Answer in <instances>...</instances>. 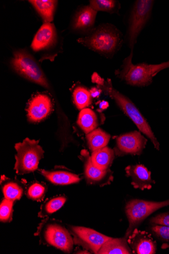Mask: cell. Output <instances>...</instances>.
Listing matches in <instances>:
<instances>
[{
    "label": "cell",
    "instance_id": "cell-34",
    "mask_svg": "<svg viewBox=\"0 0 169 254\" xmlns=\"http://www.w3.org/2000/svg\"><path fill=\"white\" fill-rule=\"evenodd\" d=\"M167 62V64H168V68H169V61Z\"/></svg>",
    "mask_w": 169,
    "mask_h": 254
},
{
    "label": "cell",
    "instance_id": "cell-30",
    "mask_svg": "<svg viewBox=\"0 0 169 254\" xmlns=\"http://www.w3.org/2000/svg\"><path fill=\"white\" fill-rule=\"evenodd\" d=\"M150 222L153 225L169 226V212L160 214L152 217Z\"/></svg>",
    "mask_w": 169,
    "mask_h": 254
},
{
    "label": "cell",
    "instance_id": "cell-29",
    "mask_svg": "<svg viewBox=\"0 0 169 254\" xmlns=\"http://www.w3.org/2000/svg\"><path fill=\"white\" fill-rule=\"evenodd\" d=\"M151 230L154 235L160 240L169 242V226L153 225Z\"/></svg>",
    "mask_w": 169,
    "mask_h": 254
},
{
    "label": "cell",
    "instance_id": "cell-16",
    "mask_svg": "<svg viewBox=\"0 0 169 254\" xmlns=\"http://www.w3.org/2000/svg\"><path fill=\"white\" fill-rule=\"evenodd\" d=\"M97 11L90 5L81 8L76 13L72 24V28L79 32H90L94 30Z\"/></svg>",
    "mask_w": 169,
    "mask_h": 254
},
{
    "label": "cell",
    "instance_id": "cell-33",
    "mask_svg": "<svg viewBox=\"0 0 169 254\" xmlns=\"http://www.w3.org/2000/svg\"><path fill=\"white\" fill-rule=\"evenodd\" d=\"M109 106V103L106 101H102L99 104V107L101 110H104L108 108Z\"/></svg>",
    "mask_w": 169,
    "mask_h": 254
},
{
    "label": "cell",
    "instance_id": "cell-27",
    "mask_svg": "<svg viewBox=\"0 0 169 254\" xmlns=\"http://www.w3.org/2000/svg\"><path fill=\"white\" fill-rule=\"evenodd\" d=\"M47 188L44 184L35 182L29 185L25 193L28 198L34 201H41L44 199Z\"/></svg>",
    "mask_w": 169,
    "mask_h": 254
},
{
    "label": "cell",
    "instance_id": "cell-9",
    "mask_svg": "<svg viewBox=\"0 0 169 254\" xmlns=\"http://www.w3.org/2000/svg\"><path fill=\"white\" fill-rule=\"evenodd\" d=\"M67 227L74 244L91 254H98L103 245L112 238L90 228L72 225H67Z\"/></svg>",
    "mask_w": 169,
    "mask_h": 254
},
{
    "label": "cell",
    "instance_id": "cell-22",
    "mask_svg": "<svg viewBox=\"0 0 169 254\" xmlns=\"http://www.w3.org/2000/svg\"><path fill=\"white\" fill-rule=\"evenodd\" d=\"M111 135L101 128H96L86 135L88 146L92 152L107 147Z\"/></svg>",
    "mask_w": 169,
    "mask_h": 254
},
{
    "label": "cell",
    "instance_id": "cell-17",
    "mask_svg": "<svg viewBox=\"0 0 169 254\" xmlns=\"http://www.w3.org/2000/svg\"><path fill=\"white\" fill-rule=\"evenodd\" d=\"M39 172L47 180L57 186H67L79 183L81 181V178L78 175L66 170H40Z\"/></svg>",
    "mask_w": 169,
    "mask_h": 254
},
{
    "label": "cell",
    "instance_id": "cell-6",
    "mask_svg": "<svg viewBox=\"0 0 169 254\" xmlns=\"http://www.w3.org/2000/svg\"><path fill=\"white\" fill-rule=\"evenodd\" d=\"M11 64L14 70L19 75L45 88L50 85L35 58L25 50L14 53Z\"/></svg>",
    "mask_w": 169,
    "mask_h": 254
},
{
    "label": "cell",
    "instance_id": "cell-32",
    "mask_svg": "<svg viewBox=\"0 0 169 254\" xmlns=\"http://www.w3.org/2000/svg\"><path fill=\"white\" fill-rule=\"evenodd\" d=\"M104 80V79L102 78L97 73H95L92 75V81L94 83L97 84L98 85L101 84Z\"/></svg>",
    "mask_w": 169,
    "mask_h": 254
},
{
    "label": "cell",
    "instance_id": "cell-5",
    "mask_svg": "<svg viewBox=\"0 0 169 254\" xmlns=\"http://www.w3.org/2000/svg\"><path fill=\"white\" fill-rule=\"evenodd\" d=\"M39 141L26 138L22 142L17 143L15 149L14 170L18 175L32 173L38 168L40 161L43 158L44 151L39 144Z\"/></svg>",
    "mask_w": 169,
    "mask_h": 254
},
{
    "label": "cell",
    "instance_id": "cell-10",
    "mask_svg": "<svg viewBox=\"0 0 169 254\" xmlns=\"http://www.w3.org/2000/svg\"><path fill=\"white\" fill-rule=\"evenodd\" d=\"M147 142L148 140L140 131H134L117 136L113 150L115 155L119 157L140 155L146 148Z\"/></svg>",
    "mask_w": 169,
    "mask_h": 254
},
{
    "label": "cell",
    "instance_id": "cell-21",
    "mask_svg": "<svg viewBox=\"0 0 169 254\" xmlns=\"http://www.w3.org/2000/svg\"><path fill=\"white\" fill-rule=\"evenodd\" d=\"M29 2L39 13L45 22H52L54 20L57 1L54 0H32Z\"/></svg>",
    "mask_w": 169,
    "mask_h": 254
},
{
    "label": "cell",
    "instance_id": "cell-13",
    "mask_svg": "<svg viewBox=\"0 0 169 254\" xmlns=\"http://www.w3.org/2000/svg\"><path fill=\"white\" fill-rule=\"evenodd\" d=\"M53 108V103L49 96L44 94H38L29 104L27 110L28 120L31 123H39L51 113Z\"/></svg>",
    "mask_w": 169,
    "mask_h": 254
},
{
    "label": "cell",
    "instance_id": "cell-26",
    "mask_svg": "<svg viewBox=\"0 0 169 254\" xmlns=\"http://www.w3.org/2000/svg\"><path fill=\"white\" fill-rule=\"evenodd\" d=\"M90 6L96 11H105L110 13H116L120 8L118 1L114 0H92Z\"/></svg>",
    "mask_w": 169,
    "mask_h": 254
},
{
    "label": "cell",
    "instance_id": "cell-1",
    "mask_svg": "<svg viewBox=\"0 0 169 254\" xmlns=\"http://www.w3.org/2000/svg\"><path fill=\"white\" fill-rule=\"evenodd\" d=\"M106 94L113 99L117 106L136 125L139 131L146 135L155 148L160 150V144L149 124L135 104L126 96L114 89L110 79L98 85Z\"/></svg>",
    "mask_w": 169,
    "mask_h": 254
},
{
    "label": "cell",
    "instance_id": "cell-11",
    "mask_svg": "<svg viewBox=\"0 0 169 254\" xmlns=\"http://www.w3.org/2000/svg\"><path fill=\"white\" fill-rule=\"evenodd\" d=\"M79 157L84 164V177L88 185L103 187L110 185L113 181V172L110 169L102 171L96 168L92 163L90 155L87 150H82Z\"/></svg>",
    "mask_w": 169,
    "mask_h": 254
},
{
    "label": "cell",
    "instance_id": "cell-15",
    "mask_svg": "<svg viewBox=\"0 0 169 254\" xmlns=\"http://www.w3.org/2000/svg\"><path fill=\"white\" fill-rule=\"evenodd\" d=\"M56 39V31L52 22H44L36 33L31 45V48L38 52L51 47Z\"/></svg>",
    "mask_w": 169,
    "mask_h": 254
},
{
    "label": "cell",
    "instance_id": "cell-8",
    "mask_svg": "<svg viewBox=\"0 0 169 254\" xmlns=\"http://www.w3.org/2000/svg\"><path fill=\"white\" fill-rule=\"evenodd\" d=\"M154 1L138 0L132 8L129 20L127 39L129 48L134 46L140 32L147 24L152 11Z\"/></svg>",
    "mask_w": 169,
    "mask_h": 254
},
{
    "label": "cell",
    "instance_id": "cell-19",
    "mask_svg": "<svg viewBox=\"0 0 169 254\" xmlns=\"http://www.w3.org/2000/svg\"><path fill=\"white\" fill-rule=\"evenodd\" d=\"M125 237L111 238L106 242L99 251V254H131L132 252Z\"/></svg>",
    "mask_w": 169,
    "mask_h": 254
},
{
    "label": "cell",
    "instance_id": "cell-2",
    "mask_svg": "<svg viewBox=\"0 0 169 254\" xmlns=\"http://www.w3.org/2000/svg\"><path fill=\"white\" fill-rule=\"evenodd\" d=\"M133 50L123 61V64L115 75L127 84L134 86L145 87L153 82L154 77L159 72L168 68L167 63L159 64L141 63L134 64L132 63Z\"/></svg>",
    "mask_w": 169,
    "mask_h": 254
},
{
    "label": "cell",
    "instance_id": "cell-4",
    "mask_svg": "<svg viewBox=\"0 0 169 254\" xmlns=\"http://www.w3.org/2000/svg\"><path fill=\"white\" fill-rule=\"evenodd\" d=\"M35 235L39 238L41 244L55 247L68 254L73 250V238L67 228L59 220L44 218Z\"/></svg>",
    "mask_w": 169,
    "mask_h": 254
},
{
    "label": "cell",
    "instance_id": "cell-12",
    "mask_svg": "<svg viewBox=\"0 0 169 254\" xmlns=\"http://www.w3.org/2000/svg\"><path fill=\"white\" fill-rule=\"evenodd\" d=\"M127 242L132 254H154L156 253L157 243L151 234L135 228L128 237Z\"/></svg>",
    "mask_w": 169,
    "mask_h": 254
},
{
    "label": "cell",
    "instance_id": "cell-14",
    "mask_svg": "<svg viewBox=\"0 0 169 254\" xmlns=\"http://www.w3.org/2000/svg\"><path fill=\"white\" fill-rule=\"evenodd\" d=\"M125 172L126 176L131 179V185L135 189L149 190L156 183L152 178L151 172L143 165L128 166Z\"/></svg>",
    "mask_w": 169,
    "mask_h": 254
},
{
    "label": "cell",
    "instance_id": "cell-7",
    "mask_svg": "<svg viewBox=\"0 0 169 254\" xmlns=\"http://www.w3.org/2000/svg\"><path fill=\"white\" fill-rule=\"evenodd\" d=\"M167 206H169V199L157 202L136 199L128 201L125 206V213L129 226L125 237L128 238L133 231L145 219L153 213Z\"/></svg>",
    "mask_w": 169,
    "mask_h": 254
},
{
    "label": "cell",
    "instance_id": "cell-31",
    "mask_svg": "<svg viewBox=\"0 0 169 254\" xmlns=\"http://www.w3.org/2000/svg\"><path fill=\"white\" fill-rule=\"evenodd\" d=\"M102 90L98 87V88L93 87L90 90L92 98H95L100 97Z\"/></svg>",
    "mask_w": 169,
    "mask_h": 254
},
{
    "label": "cell",
    "instance_id": "cell-3",
    "mask_svg": "<svg viewBox=\"0 0 169 254\" xmlns=\"http://www.w3.org/2000/svg\"><path fill=\"white\" fill-rule=\"evenodd\" d=\"M89 49L106 56L113 55L122 42L121 35L117 29L110 24L100 26L87 36L78 40Z\"/></svg>",
    "mask_w": 169,
    "mask_h": 254
},
{
    "label": "cell",
    "instance_id": "cell-28",
    "mask_svg": "<svg viewBox=\"0 0 169 254\" xmlns=\"http://www.w3.org/2000/svg\"><path fill=\"white\" fill-rule=\"evenodd\" d=\"M14 201L4 198L0 204V220L3 223H8L12 220Z\"/></svg>",
    "mask_w": 169,
    "mask_h": 254
},
{
    "label": "cell",
    "instance_id": "cell-24",
    "mask_svg": "<svg viewBox=\"0 0 169 254\" xmlns=\"http://www.w3.org/2000/svg\"><path fill=\"white\" fill-rule=\"evenodd\" d=\"M66 199L65 196L62 195L47 199L41 206L38 217L44 219L50 216L61 209Z\"/></svg>",
    "mask_w": 169,
    "mask_h": 254
},
{
    "label": "cell",
    "instance_id": "cell-23",
    "mask_svg": "<svg viewBox=\"0 0 169 254\" xmlns=\"http://www.w3.org/2000/svg\"><path fill=\"white\" fill-rule=\"evenodd\" d=\"M1 188L4 197L7 199L15 201L19 200L24 192L21 184L15 180L1 179Z\"/></svg>",
    "mask_w": 169,
    "mask_h": 254
},
{
    "label": "cell",
    "instance_id": "cell-18",
    "mask_svg": "<svg viewBox=\"0 0 169 254\" xmlns=\"http://www.w3.org/2000/svg\"><path fill=\"white\" fill-rule=\"evenodd\" d=\"M114 156L115 153L113 149L108 147L92 152L90 156L93 165L102 171L110 169Z\"/></svg>",
    "mask_w": 169,
    "mask_h": 254
},
{
    "label": "cell",
    "instance_id": "cell-20",
    "mask_svg": "<svg viewBox=\"0 0 169 254\" xmlns=\"http://www.w3.org/2000/svg\"><path fill=\"white\" fill-rule=\"evenodd\" d=\"M77 124L83 132L87 134L97 128L99 121L96 113L91 109L86 108L80 111Z\"/></svg>",
    "mask_w": 169,
    "mask_h": 254
},
{
    "label": "cell",
    "instance_id": "cell-25",
    "mask_svg": "<svg viewBox=\"0 0 169 254\" xmlns=\"http://www.w3.org/2000/svg\"><path fill=\"white\" fill-rule=\"evenodd\" d=\"M73 99L76 107L82 110L91 105L92 98L90 90L84 87L78 86L73 92Z\"/></svg>",
    "mask_w": 169,
    "mask_h": 254
}]
</instances>
